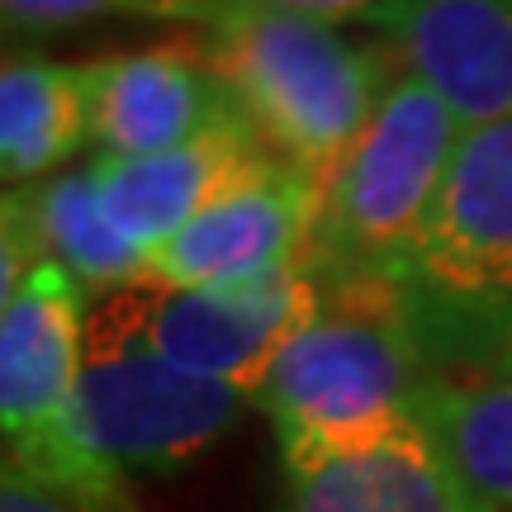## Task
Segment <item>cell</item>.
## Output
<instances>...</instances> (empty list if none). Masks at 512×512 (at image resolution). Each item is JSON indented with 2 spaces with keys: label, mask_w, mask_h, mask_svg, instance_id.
Wrapping results in <instances>:
<instances>
[{
  "label": "cell",
  "mask_w": 512,
  "mask_h": 512,
  "mask_svg": "<svg viewBox=\"0 0 512 512\" xmlns=\"http://www.w3.org/2000/svg\"><path fill=\"white\" fill-rule=\"evenodd\" d=\"M204 34L256 138L318 190L337 176L399 72L380 38L356 43L328 19L252 0H233Z\"/></svg>",
  "instance_id": "6da1fadb"
},
{
  "label": "cell",
  "mask_w": 512,
  "mask_h": 512,
  "mask_svg": "<svg viewBox=\"0 0 512 512\" xmlns=\"http://www.w3.org/2000/svg\"><path fill=\"white\" fill-rule=\"evenodd\" d=\"M389 290L427 370L484 375L503 356L512 342V119L465 133Z\"/></svg>",
  "instance_id": "7a4b0ae2"
},
{
  "label": "cell",
  "mask_w": 512,
  "mask_h": 512,
  "mask_svg": "<svg viewBox=\"0 0 512 512\" xmlns=\"http://www.w3.org/2000/svg\"><path fill=\"white\" fill-rule=\"evenodd\" d=\"M465 133V119L437 86L408 67L394 72L375 119L318 195L304 271L318 280L323 299L394 285L437 209Z\"/></svg>",
  "instance_id": "3957f363"
},
{
  "label": "cell",
  "mask_w": 512,
  "mask_h": 512,
  "mask_svg": "<svg viewBox=\"0 0 512 512\" xmlns=\"http://www.w3.org/2000/svg\"><path fill=\"white\" fill-rule=\"evenodd\" d=\"M427 380L394 290H342L275 356L256 394L280 441V470L304 475L361 456L413 422V394Z\"/></svg>",
  "instance_id": "277c9868"
},
{
  "label": "cell",
  "mask_w": 512,
  "mask_h": 512,
  "mask_svg": "<svg viewBox=\"0 0 512 512\" xmlns=\"http://www.w3.org/2000/svg\"><path fill=\"white\" fill-rule=\"evenodd\" d=\"M256 394L223 380H204L171 366L143 342L128 294L91 299L81 384H76V432L95 456L124 475H171L200 460L233 432Z\"/></svg>",
  "instance_id": "5b68a950"
},
{
  "label": "cell",
  "mask_w": 512,
  "mask_h": 512,
  "mask_svg": "<svg viewBox=\"0 0 512 512\" xmlns=\"http://www.w3.org/2000/svg\"><path fill=\"white\" fill-rule=\"evenodd\" d=\"M86 290L57 261H38L0 294V427L5 460L81 503H128V475L76 432V384L86 342Z\"/></svg>",
  "instance_id": "8992f818"
},
{
  "label": "cell",
  "mask_w": 512,
  "mask_h": 512,
  "mask_svg": "<svg viewBox=\"0 0 512 512\" xmlns=\"http://www.w3.org/2000/svg\"><path fill=\"white\" fill-rule=\"evenodd\" d=\"M124 294L143 342L157 356L204 380L238 384L247 394H261L275 356L323 313V290L304 261L247 285L171 290L138 280L124 285Z\"/></svg>",
  "instance_id": "52a82bcc"
},
{
  "label": "cell",
  "mask_w": 512,
  "mask_h": 512,
  "mask_svg": "<svg viewBox=\"0 0 512 512\" xmlns=\"http://www.w3.org/2000/svg\"><path fill=\"white\" fill-rule=\"evenodd\" d=\"M318 185L290 162H271L261 176L238 185L190 219L171 242L147 256V275L171 290H214L247 285L271 271L304 261L318 214Z\"/></svg>",
  "instance_id": "ba28073f"
},
{
  "label": "cell",
  "mask_w": 512,
  "mask_h": 512,
  "mask_svg": "<svg viewBox=\"0 0 512 512\" xmlns=\"http://www.w3.org/2000/svg\"><path fill=\"white\" fill-rule=\"evenodd\" d=\"M361 24L437 86L465 128L512 119V0H380Z\"/></svg>",
  "instance_id": "9c48e42d"
},
{
  "label": "cell",
  "mask_w": 512,
  "mask_h": 512,
  "mask_svg": "<svg viewBox=\"0 0 512 512\" xmlns=\"http://www.w3.org/2000/svg\"><path fill=\"white\" fill-rule=\"evenodd\" d=\"M247 119L209 48L157 43L95 62V147L100 157H152L209 128Z\"/></svg>",
  "instance_id": "30bf717a"
},
{
  "label": "cell",
  "mask_w": 512,
  "mask_h": 512,
  "mask_svg": "<svg viewBox=\"0 0 512 512\" xmlns=\"http://www.w3.org/2000/svg\"><path fill=\"white\" fill-rule=\"evenodd\" d=\"M271 162L280 157L256 138V128L233 119L152 157H95L91 166L110 219L152 256L214 200L233 195Z\"/></svg>",
  "instance_id": "8fae6325"
},
{
  "label": "cell",
  "mask_w": 512,
  "mask_h": 512,
  "mask_svg": "<svg viewBox=\"0 0 512 512\" xmlns=\"http://www.w3.org/2000/svg\"><path fill=\"white\" fill-rule=\"evenodd\" d=\"M95 143V62L10 53L0 67V176L10 190L53 181Z\"/></svg>",
  "instance_id": "7c38bea8"
},
{
  "label": "cell",
  "mask_w": 512,
  "mask_h": 512,
  "mask_svg": "<svg viewBox=\"0 0 512 512\" xmlns=\"http://www.w3.org/2000/svg\"><path fill=\"white\" fill-rule=\"evenodd\" d=\"M413 422L456 475L470 512H512V380L427 370Z\"/></svg>",
  "instance_id": "4fadbf2b"
},
{
  "label": "cell",
  "mask_w": 512,
  "mask_h": 512,
  "mask_svg": "<svg viewBox=\"0 0 512 512\" xmlns=\"http://www.w3.org/2000/svg\"><path fill=\"white\" fill-rule=\"evenodd\" d=\"M280 512H470L456 475L418 422L361 456L285 475Z\"/></svg>",
  "instance_id": "5bb4252c"
},
{
  "label": "cell",
  "mask_w": 512,
  "mask_h": 512,
  "mask_svg": "<svg viewBox=\"0 0 512 512\" xmlns=\"http://www.w3.org/2000/svg\"><path fill=\"white\" fill-rule=\"evenodd\" d=\"M19 200L38 252L72 275L86 299H105L147 275V252L110 219L95 166L62 171L43 185H19Z\"/></svg>",
  "instance_id": "9a60e30c"
},
{
  "label": "cell",
  "mask_w": 512,
  "mask_h": 512,
  "mask_svg": "<svg viewBox=\"0 0 512 512\" xmlns=\"http://www.w3.org/2000/svg\"><path fill=\"white\" fill-rule=\"evenodd\" d=\"M233 0H0V19L10 34H53L100 19H166L209 29Z\"/></svg>",
  "instance_id": "2e32d148"
},
{
  "label": "cell",
  "mask_w": 512,
  "mask_h": 512,
  "mask_svg": "<svg viewBox=\"0 0 512 512\" xmlns=\"http://www.w3.org/2000/svg\"><path fill=\"white\" fill-rule=\"evenodd\" d=\"M0 512H138V503H81L67 489H57L48 479H38L34 470H24L15 460H5L0 470Z\"/></svg>",
  "instance_id": "e0dca14e"
},
{
  "label": "cell",
  "mask_w": 512,
  "mask_h": 512,
  "mask_svg": "<svg viewBox=\"0 0 512 512\" xmlns=\"http://www.w3.org/2000/svg\"><path fill=\"white\" fill-rule=\"evenodd\" d=\"M252 5H271V10H294V15L342 24V19H366L380 0H252Z\"/></svg>",
  "instance_id": "ac0fdd59"
},
{
  "label": "cell",
  "mask_w": 512,
  "mask_h": 512,
  "mask_svg": "<svg viewBox=\"0 0 512 512\" xmlns=\"http://www.w3.org/2000/svg\"><path fill=\"white\" fill-rule=\"evenodd\" d=\"M484 375H508V380H512V342L503 347V356H498V361H494L489 370H484Z\"/></svg>",
  "instance_id": "d6986e66"
}]
</instances>
